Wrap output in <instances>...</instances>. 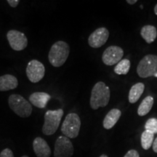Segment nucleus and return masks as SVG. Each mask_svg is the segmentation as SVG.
<instances>
[{
	"label": "nucleus",
	"instance_id": "23",
	"mask_svg": "<svg viewBox=\"0 0 157 157\" xmlns=\"http://www.w3.org/2000/svg\"><path fill=\"white\" fill-rule=\"evenodd\" d=\"M124 157H140V155L136 150L132 149V150H129Z\"/></svg>",
	"mask_w": 157,
	"mask_h": 157
},
{
	"label": "nucleus",
	"instance_id": "17",
	"mask_svg": "<svg viewBox=\"0 0 157 157\" xmlns=\"http://www.w3.org/2000/svg\"><path fill=\"white\" fill-rule=\"evenodd\" d=\"M145 90V85L143 83H137L134 84L129 93V101L131 103H135L140 99Z\"/></svg>",
	"mask_w": 157,
	"mask_h": 157
},
{
	"label": "nucleus",
	"instance_id": "9",
	"mask_svg": "<svg viewBox=\"0 0 157 157\" xmlns=\"http://www.w3.org/2000/svg\"><path fill=\"white\" fill-rule=\"evenodd\" d=\"M10 46L15 51H22L28 45V39L23 32L17 30H10L7 34Z\"/></svg>",
	"mask_w": 157,
	"mask_h": 157
},
{
	"label": "nucleus",
	"instance_id": "26",
	"mask_svg": "<svg viewBox=\"0 0 157 157\" xmlns=\"http://www.w3.org/2000/svg\"><path fill=\"white\" fill-rule=\"evenodd\" d=\"M137 2V0H127V2L129 4V5H134V4L136 3Z\"/></svg>",
	"mask_w": 157,
	"mask_h": 157
},
{
	"label": "nucleus",
	"instance_id": "20",
	"mask_svg": "<svg viewBox=\"0 0 157 157\" xmlns=\"http://www.w3.org/2000/svg\"><path fill=\"white\" fill-rule=\"evenodd\" d=\"M130 68V61L127 59H123L119 61L114 68V72L119 75H125L129 72Z\"/></svg>",
	"mask_w": 157,
	"mask_h": 157
},
{
	"label": "nucleus",
	"instance_id": "27",
	"mask_svg": "<svg viewBox=\"0 0 157 157\" xmlns=\"http://www.w3.org/2000/svg\"><path fill=\"white\" fill-rule=\"evenodd\" d=\"M154 13H155V14L157 15V4H156V6H155V7H154Z\"/></svg>",
	"mask_w": 157,
	"mask_h": 157
},
{
	"label": "nucleus",
	"instance_id": "24",
	"mask_svg": "<svg viewBox=\"0 0 157 157\" xmlns=\"http://www.w3.org/2000/svg\"><path fill=\"white\" fill-rule=\"evenodd\" d=\"M7 2L8 3V5L10 6L11 7L15 8V7H16L17 6L19 5L20 1L19 0H7Z\"/></svg>",
	"mask_w": 157,
	"mask_h": 157
},
{
	"label": "nucleus",
	"instance_id": "15",
	"mask_svg": "<svg viewBox=\"0 0 157 157\" xmlns=\"http://www.w3.org/2000/svg\"><path fill=\"white\" fill-rule=\"evenodd\" d=\"M121 112L119 109H111L107 113V115L105 116V119H103V125L104 128L106 129H110L114 127V125L119 121V118L121 117Z\"/></svg>",
	"mask_w": 157,
	"mask_h": 157
},
{
	"label": "nucleus",
	"instance_id": "13",
	"mask_svg": "<svg viewBox=\"0 0 157 157\" xmlns=\"http://www.w3.org/2000/svg\"><path fill=\"white\" fill-rule=\"evenodd\" d=\"M51 99V96L44 92H35L29 96V103L39 109H44Z\"/></svg>",
	"mask_w": 157,
	"mask_h": 157
},
{
	"label": "nucleus",
	"instance_id": "29",
	"mask_svg": "<svg viewBox=\"0 0 157 157\" xmlns=\"http://www.w3.org/2000/svg\"><path fill=\"white\" fill-rule=\"evenodd\" d=\"M154 76H155V77H156V78H157V73H156V74H154Z\"/></svg>",
	"mask_w": 157,
	"mask_h": 157
},
{
	"label": "nucleus",
	"instance_id": "8",
	"mask_svg": "<svg viewBox=\"0 0 157 157\" xmlns=\"http://www.w3.org/2000/svg\"><path fill=\"white\" fill-rule=\"evenodd\" d=\"M25 71L29 81L32 83H37L44 78L45 68L42 63L37 60H32L29 62Z\"/></svg>",
	"mask_w": 157,
	"mask_h": 157
},
{
	"label": "nucleus",
	"instance_id": "14",
	"mask_svg": "<svg viewBox=\"0 0 157 157\" xmlns=\"http://www.w3.org/2000/svg\"><path fill=\"white\" fill-rule=\"evenodd\" d=\"M18 86V81L15 76L5 74L0 76V91H9L16 89Z\"/></svg>",
	"mask_w": 157,
	"mask_h": 157
},
{
	"label": "nucleus",
	"instance_id": "7",
	"mask_svg": "<svg viewBox=\"0 0 157 157\" xmlns=\"http://www.w3.org/2000/svg\"><path fill=\"white\" fill-rule=\"evenodd\" d=\"M74 152V146L70 139L59 136L55 143L54 157H71Z\"/></svg>",
	"mask_w": 157,
	"mask_h": 157
},
{
	"label": "nucleus",
	"instance_id": "25",
	"mask_svg": "<svg viewBox=\"0 0 157 157\" xmlns=\"http://www.w3.org/2000/svg\"><path fill=\"white\" fill-rule=\"evenodd\" d=\"M152 147H153V150H154V151L155 153H157V137L154 140V143H153Z\"/></svg>",
	"mask_w": 157,
	"mask_h": 157
},
{
	"label": "nucleus",
	"instance_id": "19",
	"mask_svg": "<svg viewBox=\"0 0 157 157\" xmlns=\"http://www.w3.org/2000/svg\"><path fill=\"white\" fill-rule=\"evenodd\" d=\"M154 141V135L145 130L141 135V146L144 150H148Z\"/></svg>",
	"mask_w": 157,
	"mask_h": 157
},
{
	"label": "nucleus",
	"instance_id": "2",
	"mask_svg": "<svg viewBox=\"0 0 157 157\" xmlns=\"http://www.w3.org/2000/svg\"><path fill=\"white\" fill-rule=\"evenodd\" d=\"M69 53V45L63 41H58L51 47L48 55L49 61L53 67H60L66 63Z\"/></svg>",
	"mask_w": 157,
	"mask_h": 157
},
{
	"label": "nucleus",
	"instance_id": "12",
	"mask_svg": "<svg viewBox=\"0 0 157 157\" xmlns=\"http://www.w3.org/2000/svg\"><path fill=\"white\" fill-rule=\"evenodd\" d=\"M33 148L37 157H50L51 149L48 143L42 137H37L33 142Z\"/></svg>",
	"mask_w": 157,
	"mask_h": 157
},
{
	"label": "nucleus",
	"instance_id": "4",
	"mask_svg": "<svg viewBox=\"0 0 157 157\" xmlns=\"http://www.w3.org/2000/svg\"><path fill=\"white\" fill-rule=\"evenodd\" d=\"M8 104L12 111L17 116L22 118L30 117L33 109L31 103L23 96L13 94L8 98Z\"/></svg>",
	"mask_w": 157,
	"mask_h": 157
},
{
	"label": "nucleus",
	"instance_id": "6",
	"mask_svg": "<svg viewBox=\"0 0 157 157\" xmlns=\"http://www.w3.org/2000/svg\"><path fill=\"white\" fill-rule=\"evenodd\" d=\"M137 73L141 78H147L157 73V56L147 55L143 58L137 67Z\"/></svg>",
	"mask_w": 157,
	"mask_h": 157
},
{
	"label": "nucleus",
	"instance_id": "3",
	"mask_svg": "<svg viewBox=\"0 0 157 157\" xmlns=\"http://www.w3.org/2000/svg\"><path fill=\"white\" fill-rule=\"evenodd\" d=\"M63 110H48L44 114V122L42 132L45 135H52L58 130L60 121L63 116Z\"/></svg>",
	"mask_w": 157,
	"mask_h": 157
},
{
	"label": "nucleus",
	"instance_id": "28",
	"mask_svg": "<svg viewBox=\"0 0 157 157\" xmlns=\"http://www.w3.org/2000/svg\"><path fill=\"white\" fill-rule=\"evenodd\" d=\"M100 157H109V156H108L107 155H105V154H103V155H101V156Z\"/></svg>",
	"mask_w": 157,
	"mask_h": 157
},
{
	"label": "nucleus",
	"instance_id": "1",
	"mask_svg": "<svg viewBox=\"0 0 157 157\" xmlns=\"http://www.w3.org/2000/svg\"><path fill=\"white\" fill-rule=\"evenodd\" d=\"M109 87L103 82H98L95 84L91 92L90 106L93 110H97L100 107H105L110 101Z\"/></svg>",
	"mask_w": 157,
	"mask_h": 157
},
{
	"label": "nucleus",
	"instance_id": "5",
	"mask_svg": "<svg viewBox=\"0 0 157 157\" xmlns=\"http://www.w3.org/2000/svg\"><path fill=\"white\" fill-rule=\"evenodd\" d=\"M81 128V119L78 114L71 113L66 116L61 126V132L68 138H75Z\"/></svg>",
	"mask_w": 157,
	"mask_h": 157
},
{
	"label": "nucleus",
	"instance_id": "11",
	"mask_svg": "<svg viewBox=\"0 0 157 157\" xmlns=\"http://www.w3.org/2000/svg\"><path fill=\"white\" fill-rule=\"evenodd\" d=\"M109 37V31L106 28H98L90 35L88 44L93 48H99L107 42Z\"/></svg>",
	"mask_w": 157,
	"mask_h": 157
},
{
	"label": "nucleus",
	"instance_id": "18",
	"mask_svg": "<svg viewBox=\"0 0 157 157\" xmlns=\"http://www.w3.org/2000/svg\"><path fill=\"white\" fill-rule=\"evenodd\" d=\"M153 105H154V98L151 96H147L139 105L137 109V114L140 117L148 114L151 110Z\"/></svg>",
	"mask_w": 157,
	"mask_h": 157
},
{
	"label": "nucleus",
	"instance_id": "21",
	"mask_svg": "<svg viewBox=\"0 0 157 157\" xmlns=\"http://www.w3.org/2000/svg\"><path fill=\"white\" fill-rule=\"evenodd\" d=\"M145 129L148 132L152 134H157V119L156 118H151L145 124Z\"/></svg>",
	"mask_w": 157,
	"mask_h": 157
},
{
	"label": "nucleus",
	"instance_id": "22",
	"mask_svg": "<svg viewBox=\"0 0 157 157\" xmlns=\"http://www.w3.org/2000/svg\"><path fill=\"white\" fill-rule=\"evenodd\" d=\"M0 157H14V154L11 149L5 148L0 153Z\"/></svg>",
	"mask_w": 157,
	"mask_h": 157
},
{
	"label": "nucleus",
	"instance_id": "30",
	"mask_svg": "<svg viewBox=\"0 0 157 157\" xmlns=\"http://www.w3.org/2000/svg\"><path fill=\"white\" fill-rule=\"evenodd\" d=\"M21 157H29V156H26V155H24V156H22Z\"/></svg>",
	"mask_w": 157,
	"mask_h": 157
},
{
	"label": "nucleus",
	"instance_id": "10",
	"mask_svg": "<svg viewBox=\"0 0 157 157\" xmlns=\"http://www.w3.org/2000/svg\"><path fill=\"white\" fill-rule=\"evenodd\" d=\"M124 56L122 49L118 46H110L103 52L102 60L107 66H113L121 61Z\"/></svg>",
	"mask_w": 157,
	"mask_h": 157
},
{
	"label": "nucleus",
	"instance_id": "16",
	"mask_svg": "<svg viewBox=\"0 0 157 157\" xmlns=\"http://www.w3.org/2000/svg\"><path fill=\"white\" fill-rule=\"evenodd\" d=\"M140 35L142 36L148 44L154 42L157 37V30L154 25H144L140 31Z\"/></svg>",
	"mask_w": 157,
	"mask_h": 157
}]
</instances>
